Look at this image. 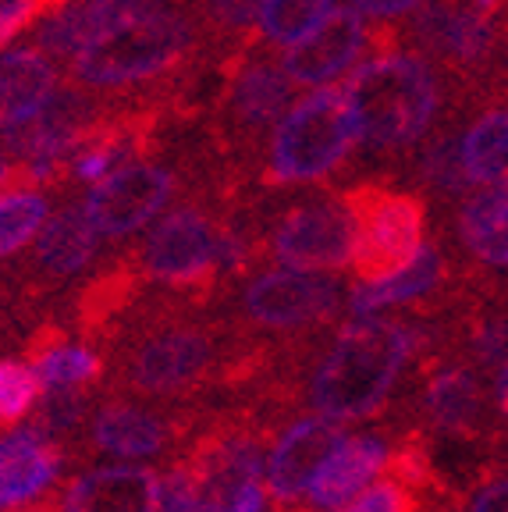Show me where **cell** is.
<instances>
[{
    "instance_id": "9a60e30c",
    "label": "cell",
    "mask_w": 508,
    "mask_h": 512,
    "mask_svg": "<svg viewBox=\"0 0 508 512\" xmlns=\"http://www.w3.org/2000/svg\"><path fill=\"white\" fill-rule=\"evenodd\" d=\"M427 370L420 395V416L434 434H445L452 441H477L487 427V402L480 370L473 363L441 360L430 356L420 363Z\"/></svg>"
},
{
    "instance_id": "52a82bcc",
    "label": "cell",
    "mask_w": 508,
    "mask_h": 512,
    "mask_svg": "<svg viewBox=\"0 0 508 512\" xmlns=\"http://www.w3.org/2000/svg\"><path fill=\"white\" fill-rule=\"evenodd\" d=\"M242 196L189 189V200L178 203L150 228L132 260L139 281L167 288L171 296L210 303L224 288V224L231 203Z\"/></svg>"
},
{
    "instance_id": "4316f807",
    "label": "cell",
    "mask_w": 508,
    "mask_h": 512,
    "mask_svg": "<svg viewBox=\"0 0 508 512\" xmlns=\"http://www.w3.org/2000/svg\"><path fill=\"white\" fill-rule=\"evenodd\" d=\"M334 11V0H267L256 22V40L263 47H281L295 43L299 36L320 25Z\"/></svg>"
},
{
    "instance_id": "ac0fdd59",
    "label": "cell",
    "mask_w": 508,
    "mask_h": 512,
    "mask_svg": "<svg viewBox=\"0 0 508 512\" xmlns=\"http://www.w3.org/2000/svg\"><path fill=\"white\" fill-rule=\"evenodd\" d=\"M160 477L143 466H96L68 480L57 512H157Z\"/></svg>"
},
{
    "instance_id": "5bb4252c",
    "label": "cell",
    "mask_w": 508,
    "mask_h": 512,
    "mask_svg": "<svg viewBox=\"0 0 508 512\" xmlns=\"http://www.w3.org/2000/svg\"><path fill=\"white\" fill-rule=\"evenodd\" d=\"M374 47V29L356 8H334L306 36L288 43L281 54V68L295 86H331L334 79L349 75L359 57Z\"/></svg>"
},
{
    "instance_id": "8992f818",
    "label": "cell",
    "mask_w": 508,
    "mask_h": 512,
    "mask_svg": "<svg viewBox=\"0 0 508 512\" xmlns=\"http://www.w3.org/2000/svg\"><path fill=\"white\" fill-rule=\"evenodd\" d=\"M267 438V424L253 413L203 420L175 470L160 477L157 512H263Z\"/></svg>"
},
{
    "instance_id": "d590c367",
    "label": "cell",
    "mask_w": 508,
    "mask_h": 512,
    "mask_svg": "<svg viewBox=\"0 0 508 512\" xmlns=\"http://www.w3.org/2000/svg\"><path fill=\"white\" fill-rule=\"evenodd\" d=\"M423 4H430V0H349V8H356L366 22H402Z\"/></svg>"
},
{
    "instance_id": "f35d334b",
    "label": "cell",
    "mask_w": 508,
    "mask_h": 512,
    "mask_svg": "<svg viewBox=\"0 0 508 512\" xmlns=\"http://www.w3.org/2000/svg\"><path fill=\"white\" fill-rule=\"evenodd\" d=\"M480 104H494V107H501V111H508V79L498 82V86H494L491 93L480 100Z\"/></svg>"
},
{
    "instance_id": "74e56055",
    "label": "cell",
    "mask_w": 508,
    "mask_h": 512,
    "mask_svg": "<svg viewBox=\"0 0 508 512\" xmlns=\"http://www.w3.org/2000/svg\"><path fill=\"white\" fill-rule=\"evenodd\" d=\"M8 185H25V182H22L18 164H11V160L0 153V189H8Z\"/></svg>"
},
{
    "instance_id": "5b68a950",
    "label": "cell",
    "mask_w": 508,
    "mask_h": 512,
    "mask_svg": "<svg viewBox=\"0 0 508 512\" xmlns=\"http://www.w3.org/2000/svg\"><path fill=\"white\" fill-rule=\"evenodd\" d=\"M217 68L221 86L203 107V150L231 189L249 192L270 132L292 107L295 82L256 36L224 54Z\"/></svg>"
},
{
    "instance_id": "8d00e7d4",
    "label": "cell",
    "mask_w": 508,
    "mask_h": 512,
    "mask_svg": "<svg viewBox=\"0 0 508 512\" xmlns=\"http://www.w3.org/2000/svg\"><path fill=\"white\" fill-rule=\"evenodd\" d=\"M491 399H494V409H498V416H501V420H505V427H508V360L494 367V388H491Z\"/></svg>"
},
{
    "instance_id": "277c9868",
    "label": "cell",
    "mask_w": 508,
    "mask_h": 512,
    "mask_svg": "<svg viewBox=\"0 0 508 512\" xmlns=\"http://www.w3.org/2000/svg\"><path fill=\"white\" fill-rule=\"evenodd\" d=\"M441 352H445V331L430 320L405 324L377 313H370V320H352L338 328L324 356L313 363L306 384L310 406L334 424L374 420L395 399V388L409 363H423Z\"/></svg>"
},
{
    "instance_id": "603a6c76",
    "label": "cell",
    "mask_w": 508,
    "mask_h": 512,
    "mask_svg": "<svg viewBox=\"0 0 508 512\" xmlns=\"http://www.w3.org/2000/svg\"><path fill=\"white\" fill-rule=\"evenodd\" d=\"M61 86L50 54L40 47H15L0 54V132L22 125L50 104Z\"/></svg>"
},
{
    "instance_id": "e575fe53",
    "label": "cell",
    "mask_w": 508,
    "mask_h": 512,
    "mask_svg": "<svg viewBox=\"0 0 508 512\" xmlns=\"http://www.w3.org/2000/svg\"><path fill=\"white\" fill-rule=\"evenodd\" d=\"M160 4H164V0H86V11H89V22H93L96 36H104L107 29H118V25L150 15Z\"/></svg>"
},
{
    "instance_id": "d6986e66",
    "label": "cell",
    "mask_w": 508,
    "mask_h": 512,
    "mask_svg": "<svg viewBox=\"0 0 508 512\" xmlns=\"http://www.w3.org/2000/svg\"><path fill=\"white\" fill-rule=\"evenodd\" d=\"M448 256L441 253V246H423L416 253V260L402 267V271L388 274V278L363 281L352 288L349 296V313L352 317H370V313L395 310V306H423L434 303L441 292H448Z\"/></svg>"
},
{
    "instance_id": "9c48e42d",
    "label": "cell",
    "mask_w": 508,
    "mask_h": 512,
    "mask_svg": "<svg viewBox=\"0 0 508 512\" xmlns=\"http://www.w3.org/2000/svg\"><path fill=\"white\" fill-rule=\"evenodd\" d=\"M338 192L356 221L349 267L359 281H377L402 271L427 246L430 203L423 192L391 185L388 178H356Z\"/></svg>"
},
{
    "instance_id": "7a4b0ae2",
    "label": "cell",
    "mask_w": 508,
    "mask_h": 512,
    "mask_svg": "<svg viewBox=\"0 0 508 512\" xmlns=\"http://www.w3.org/2000/svg\"><path fill=\"white\" fill-rule=\"evenodd\" d=\"M370 50L374 54L352 68L345 86L356 146L366 160L398 164L413 157L416 146L455 114L452 96L459 93L427 54L398 43L388 22H374Z\"/></svg>"
},
{
    "instance_id": "1f68e13d",
    "label": "cell",
    "mask_w": 508,
    "mask_h": 512,
    "mask_svg": "<svg viewBox=\"0 0 508 512\" xmlns=\"http://www.w3.org/2000/svg\"><path fill=\"white\" fill-rule=\"evenodd\" d=\"M338 512H427V502L420 495L398 484V480H381V484H366L356 498H349L345 505H338Z\"/></svg>"
},
{
    "instance_id": "2e32d148",
    "label": "cell",
    "mask_w": 508,
    "mask_h": 512,
    "mask_svg": "<svg viewBox=\"0 0 508 512\" xmlns=\"http://www.w3.org/2000/svg\"><path fill=\"white\" fill-rule=\"evenodd\" d=\"M342 441V424H334L327 416H302L288 424L267 459V495L274 498V505L285 509V505L299 502L310 491L317 470Z\"/></svg>"
},
{
    "instance_id": "7c38bea8",
    "label": "cell",
    "mask_w": 508,
    "mask_h": 512,
    "mask_svg": "<svg viewBox=\"0 0 508 512\" xmlns=\"http://www.w3.org/2000/svg\"><path fill=\"white\" fill-rule=\"evenodd\" d=\"M185 175L189 168L182 171L164 160H132L125 168L93 182L82 207L96 224L100 239H128L139 228H146L171 203V196H178L182 185H189Z\"/></svg>"
},
{
    "instance_id": "83f0119b",
    "label": "cell",
    "mask_w": 508,
    "mask_h": 512,
    "mask_svg": "<svg viewBox=\"0 0 508 512\" xmlns=\"http://www.w3.org/2000/svg\"><path fill=\"white\" fill-rule=\"evenodd\" d=\"M267 0H199V22L207 32V43L217 57L231 54L239 43L253 40V25Z\"/></svg>"
},
{
    "instance_id": "d6a6232c",
    "label": "cell",
    "mask_w": 508,
    "mask_h": 512,
    "mask_svg": "<svg viewBox=\"0 0 508 512\" xmlns=\"http://www.w3.org/2000/svg\"><path fill=\"white\" fill-rule=\"evenodd\" d=\"M445 512H508V470L494 466L480 473L459 498H448Z\"/></svg>"
},
{
    "instance_id": "30bf717a",
    "label": "cell",
    "mask_w": 508,
    "mask_h": 512,
    "mask_svg": "<svg viewBox=\"0 0 508 512\" xmlns=\"http://www.w3.org/2000/svg\"><path fill=\"white\" fill-rule=\"evenodd\" d=\"M345 303V288L327 271H278L246 274L235 288V328L260 335L310 338L327 328Z\"/></svg>"
},
{
    "instance_id": "f546056e",
    "label": "cell",
    "mask_w": 508,
    "mask_h": 512,
    "mask_svg": "<svg viewBox=\"0 0 508 512\" xmlns=\"http://www.w3.org/2000/svg\"><path fill=\"white\" fill-rule=\"evenodd\" d=\"M40 395L43 384L32 363L0 360V427H15L22 416H29Z\"/></svg>"
},
{
    "instance_id": "6da1fadb",
    "label": "cell",
    "mask_w": 508,
    "mask_h": 512,
    "mask_svg": "<svg viewBox=\"0 0 508 512\" xmlns=\"http://www.w3.org/2000/svg\"><path fill=\"white\" fill-rule=\"evenodd\" d=\"M207 303L171 296L135 320L114 349V381L139 399H196L210 384L267 377V345L231 320L210 317Z\"/></svg>"
},
{
    "instance_id": "7402d4cb",
    "label": "cell",
    "mask_w": 508,
    "mask_h": 512,
    "mask_svg": "<svg viewBox=\"0 0 508 512\" xmlns=\"http://www.w3.org/2000/svg\"><path fill=\"white\" fill-rule=\"evenodd\" d=\"M384 459H388V441L377 438V434L345 438L327 456V463L320 466L310 491H306L310 495V509H338L349 498H356L377 473H384Z\"/></svg>"
},
{
    "instance_id": "44dd1931",
    "label": "cell",
    "mask_w": 508,
    "mask_h": 512,
    "mask_svg": "<svg viewBox=\"0 0 508 512\" xmlns=\"http://www.w3.org/2000/svg\"><path fill=\"white\" fill-rule=\"evenodd\" d=\"M100 253V232L89 221L86 207L72 203L61 214L47 217L43 228L36 232V246H32V274L43 281H68L75 274L89 271V264Z\"/></svg>"
},
{
    "instance_id": "cb8c5ba5",
    "label": "cell",
    "mask_w": 508,
    "mask_h": 512,
    "mask_svg": "<svg viewBox=\"0 0 508 512\" xmlns=\"http://www.w3.org/2000/svg\"><path fill=\"white\" fill-rule=\"evenodd\" d=\"M413 164L416 185L437 200H459L466 196L473 185L466 178V168H462V146H459V114H448L441 125L416 146V153L409 157Z\"/></svg>"
},
{
    "instance_id": "836d02e7",
    "label": "cell",
    "mask_w": 508,
    "mask_h": 512,
    "mask_svg": "<svg viewBox=\"0 0 508 512\" xmlns=\"http://www.w3.org/2000/svg\"><path fill=\"white\" fill-rule=\"evenodd\" d=\"M64 0H0V50L8 47L25 29L40 25Z\"/></svg>"
},
{
    "instance_id": "4fadbf2b",
    "label": "cell",
    "mask_w": 508,
    "mask_h": 512,
    "mask_svg": "<svg viewBox=\"0 0 508 512\" xmlns=\"http://www.w3.org/2000/svg\"><path fill=\"white\" fill-rule=\"evenodd\" d=\"M196 413L192 409H153L132 399H111L96 409L89 420V441L96 452L128 463H146L189 445L196 434Z\"/></svg>"
},
{
    "instance_id": "4dcf8cb0",
    "label": "cell",
    "mask_w": 508,
    "mask_h": 512,
    "mask_svg": "<svg viewBox=\"0 0 508 512\" xmlns=\"http://www.w3.org/2000/svg\"><path fill=\"white\" fill-rule=\"evenodd\" d=\"M40 409V420H36V431H43L47 438L57 441V434H68L82 424V416L89 409L86 388H50L36 402Z\"/></svg>"
},
{
    "instance_id": "8fae6325",
    "label": "cell",
    "mask_w": 508,
    "mask_h": 512,
    "mask_svg": "<svg viewBox=\"0 0 508 512\" xmlns=\"http://www.w3.org/2000/svg\"><path fill=\"white\" fill-rule=\"evenodd\" d=\"M260 256H274L295 271H342L352 260L356 221L342 192H310L285 203L270 221L260 224Z\"/></svg>"
},
{
    "instance_id": "d4e9b609",
    "label": "cell",
    "mask_w": 508,
    "mask_h": 512,
    "mask_svg": "<svg viewBox=\"0 0 508 512\" xmlns=\"http://www.w3.org/2000/svg\"><path fill=\"white\" fill-rule=\"evenodd\" d=\"M469 111L473 118L459 132L469 185L508 182V111L494 104H477Z\"/></svg>"
},
{
    "instance_id": "ffe728a7",
    "label": "cell",
    "mask_w": 508,
    "mask_h": 512,
    "mask_svg": "<svg viewBox=\"0 0 508 512\" xmlns=\"http://www.w3.org/2000/svg\"><path fill=\"white\" fill-rule=\"evenodd\" d=\"M64 466L61 445L36 427L0 438V509L32 505Z\"/></svg>"
},
{
    "instance_id": "f1b7e54d",
    "label": "cell",
    "mask_w": 508,
    "mask_h": 512,
    "mask_svg": "<svg viewBox=\"0 0 508 512\" xmlns=\"http://www.w3.org/2000/svg\"><path fill=\"white\" fill-rule=\"evenodd\" d=\"M47 214V192L32 189V185H15L11 192H4L0 196V260L29 246L47 221Z\"/></svg>"
},
{
    "instance_id": "484cf974",
    "label": "cell",
    "mask_w": 508,
    "mask_h": 512,
    "mask_svg": "<svg viewBox=\"0 0 508 512\" xmlns=\"http://www.w3.org/2000/svg\"><path fill=\"white\" fill-rule=\"evenodd\" d=\"M29 363L40 377L43 392H50V388H89L96 377L104 374V360L89 345L64 342V338L40 342L32 349Z\"/></svg>"
},
{
    "instance_id": "e0dca14e",
    "label": "cell",
    "mask_w": 508,
    "mask_h": 512,
    "mask_svg": "<svg viewBox=\"0 0 508 512\" xmlns=\"http://www.w3.org/2000/svg\"><path fill=\"white\" fill-rule=\"evenodd\" d=\"M452 239L477 274H508V182L473 185L455 200Z\"/></svg>"
},
{
    "instance_id": "ba28073f",
    "label": "cell",
    "mask_w": 508,
    "mask_h": 512,
    "mask_svg": "<svg viewBox=\"0 0 508 512\" xmlns=\"http://www.w3.org/2000/svg\"><path fill=\"white\" fill-rule=\"evenodd\" d=\"M356 153V125H352L345 89L317 86L306 100L288 107L270 132L256 164V189L292 192L327 185Z\"/></svg>"
},
{
    "instance_id": "3957f363",
    "label": "cell",
    "mask_w": 508,
    "mask_h": 512,
    "mask_svg": "<svg viewBox=\"0 0 508 512\" xmlns=\"http://www.w3.org/2000/svg\"><path fill=\"white\" fill-rule=\"evenodd\" d=\"M207 61L221 57L210 50L196 8H157L86 43L68 64V75L89 93H135V100L192 107V86Z\"/></svg>"
}]
</instances>
